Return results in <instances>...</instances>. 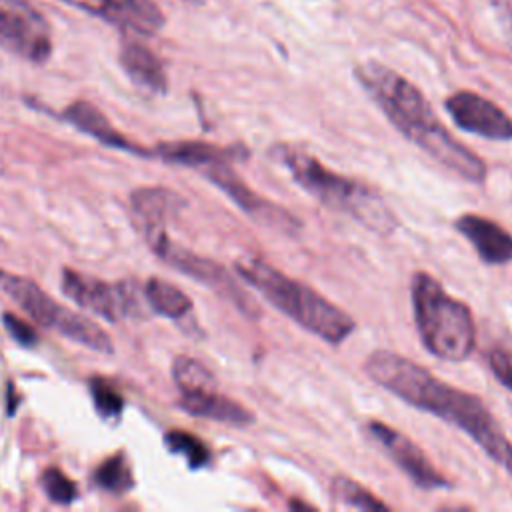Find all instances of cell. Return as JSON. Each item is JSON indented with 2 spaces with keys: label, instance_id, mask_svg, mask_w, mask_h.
I'll list each match as a JSON object with an SVG mask.
<instances>
[{
  "label": "cell",
  "instance_id": "1",
  "mask_svg": "<svg viewBox=\"0 0 512 512\" xmlns=\"http://www.w3.org/2000/svg\"><path fill=\"white\" fill-rule=\"evenodd\" d=\"M364 372L402 402L458 426L512 476V442L476 394L446 384L418 362L390 350H374L364 360Z\"/></svg>",
  "mask_w": 512,
  "mask_h": 512
},
{
  "label": "cell",
  "instance_id": "2",
  "mask_svg": "<svg viewBox=\"0 0 512 512\" xmlns=\"http://www.w3.org/2000/svg\"><path fill=\"white\" fill-rule=\"evenodd\" d=\"M354 76L404 138L462 180L472 184L486 180V162L444 128L426 96L410 80L376 60L358 64Z\"/></svg>",
  "mask_w": 512,
  "mask_h": 512
},
{
  "label": "cell",
  "instance_id": "3",
  "mask_svg": "<svg viewBox=\"0 0 512 512\" xmlns=\"http://www.w3.org/2000/svg\"><path fill=\"white\" fill-rule=\"evenodd\" d=\"M272 156L292 174L294 182L324 206L348 214L372 232L384 236L394 232L398 224L394 212L368 184L342 176L326 168L316 156L288 144H276Z\"/></svg>",
  "mask_w": 512,
  "mask_h": 512
},
{
  "label": "cell",
  "instance_id": "4",
  "mask_svg": "<svg viewBox=\"0 0 512 512\" xmlns=\"http://www.w3.org/2000/svg\"><path fill=\"white\" fill-rule=\"evenodd\" d=\"M234 268L238 276L254 286L274 308L320 340L340 344L356 330V322L348 312L272 264L254 256H242L234 262Z\"/></svg>",
  "mask_w": 512,
  "mask_h": 512
},
{
  "label": "cell",
  "instance_id": "5",
  "mask_svg": "<svg viewBox=\"0 0 512 512\" xmlns=\"http://www.w3.org/2000/svg\"><path fill=\"white\" fill-rule=\"evenodd\" d=\"M414 324L422 346L446 362L466 360L476 346L472 310L428 272H416L410 280Z\"/></svg>",
  "mask_w": 512,
  "mask_h": 512
},
{
  "label": "cell",
  "instance_id": "6",
  "mask_svg": "<svg viewBox=\"0 0 512 512\" xmlns=\"http://www.w3.org/2000/svg\"><path fill=\"white\" fill-rule=\"evenodd\" d=\"M0 288L12 298L32 320L58 332L60 336L82 344L94 352L112 354L114 344L108 334L86 316L60 306L52 296H48L36 282L26 276H18L6 270H0Z\"/></svg>",
  "mask_w": 512,
  "mask_h": 512
},
{
  "label": "cell",
  "instance_id": "7",
  "mask_svg": "<svg viewBox=\"0 0 512 512\" xmlns=\"http://www.w3.org/2000/svg\"><path fill=\"white\" fill-rule=\"evenodd\" d=\"M144 238L160 260H164L172 268H178L182 274L192 276L194 280H198V282L210 286L212 290L220 292L244 316H248L252 320L260 318V306L256 304V300L238 286V282L232 278V274L224 266L174 244L166 234V226L146 230Z\"/></svg>",
  "mask_w": 512,
  "mask_h": 512
},
{
  "label": "cell",
  "instance_id": "8",
  "mask_svg": "<svg viewBox=\"0 0 512 512\" xmlns=\"http://www.w3.org/2000/svg\"><path fill=\"white\" fill-rule=\"evenodd\" d=\"M0 46L42 64L52 54V26L30 0H0Z\"/></svg>",
  "mask_w": 512,
  "mask_h": 512
},
{
  "label": "cell",
  "instance_id": "9",
  "mask_svg": "<svg viewBox=\"0 0 512 512\" xmlns=\"http://www.w3.org/2000/svg\"><path fill=\"white\" fill-rule=\"evenodd\" d=\"M60 286L70 300L108 322H118L138 308V300L128 282L112 284L64 268L60 276Z\"/></svg>",
  "mask_w": 512,
  "mask_h": 512
},
{
  "label": "cell",
  "instance_id": "10",
  "mask_svg": "<svg viewBox=\"0 0 512 512\" xmlns=\"http://www.w3.org/2000/svg\"><path fill=\"white\" fill-rule=\"evenodd\" d=\"M204 178H208L214 186H218L240 210H244L256 222L270 226L284 234H296L300 230V220L284 210L282 206L270 202L256 194L246 182L238 178V174L230 168L228 162H216L202 168Z\"/></svg>",
  "mask_w": 512,
  "mask_h": 512
},
{
  "label": "cell",
  "instance_id": "11",
  "mask_svg": "<svg viewBox=\"0 0 512 512\" xmlns=\"http://www.w3.org/2000/svg\"><path fill=\"white\" fill-rule=\"evenodd\" d=\"M366 432L418 488L440 490L452 486V482H448V478L440 470H436V466L422 452V448L400 430L380 420H370L366 422Z\"/></svg>",
  "mask_w": 512,
  "mask_h": 512
},
{
  "label": "cell",
  "instance_id": "12",
  "mask_svg": "<svg viewBox=\"0 0 512 512\" xmlns=\"http://www.w3.org/2000/svg\"><path fill=\"white\" fill-rule=\"evenodd\" d=\"M444 108L464 132L496 142L512 140V118L498 104L476 92L458 90L446 98Z\"/></svg>",
  "mask_w": 512,
  "mask_h": 512
},
{
  "label": "cell",
  "instance_id": "13",
  "mask_svg": "<svg viewBox=\"0 0 512 512\" xmlns=\"http://www.w3.org/2000/svg\"><path fill=\"white\" fill-rule=\"evenodd\" d=\"M68 4L92 12L94 16L118 26L124 32L138 36H154L164 24L166 16L154 0H66Z\"/></svg>",
  "mask_w": 512,
  "mask_h": 512
},
{
  "label": "cell",
  "instance_id": "14",
  "mask_svg": "<svg viewBox=\"0 0 512 512\" xmlns=\"http://www.w3.org/2000/svg\"><path fill=\"white\" fill-rule=\"evenodd\" d=\"M454 228L470 242L482 262L490 266L512 262V234L496 220L466 212L454 220Z\"/></svg>",
  "mask_w": 512,
  "mask_h": 512
},
{
  "label": "cell",
  "instance_id": "15",
  "mask_svg": "<svg viewBox=\"0 0 512 512\" xmlns=\"http://www.w3.org/2000/svg\"><path fill=\"white\" fill-rule=\"evenodd\" d=\"M156 156H160L164 162L190 166V168H206L216 162H234L244 160L250 152L236 144V146H216L208 142L198 140H184V142H162L154 150Z\"/></svg>",
  "mask_w": 512,
  "mask_h": 512
},
{
  "label": "cell",
  "instance_id": "16",
  "mask_svg": "<svg viewBox=\"0 0 512 512\" xmlns=\"http://www.w3.org/2000/svg\"><path fill=\"white\" fill-rule=\"evenodd\" d=\"M66 122H70L72 126H76L80 132L92 136L94 140H98L104 146L116 148V150H124V152H132L138 156L150 154L144 148L136 146L132 140H128L124 134H120L112 122L90 102L84 100H76L70 106H66L60 114Z\"/></svg>",
  "mask_w": 512,
  "mask_h": 512
},
{
  "label": "cell",
  "instance_id": "17",
  "mask_svg": "<svg viewBox=\"0 0 512 512\" xmlns=\"http://www.w3.org/2000/svg\"><path fill=\"white\" fill-rule=\"evenodd\" d=\"M178 406L192 416L216 420L222 424L246 426L254 422V414L236 400L220 394L218 386L196 392H184L178 400Z\"/></svg>",
  "mask_w": 512,
  "mask_h": 512
},
{
  "label": "cell",
  "instance_id": "18",
  "mask_svg": "<svg viewBox=\"0 0 512 512\" xmlns=\"http://www.w3.org/2000/svg\"><path fill=\"white\" fill-rule=\"evenodd\" d=\"M118 60H120L122 70L128 74V78L136 86H140L148 92H156V94L166 92L168 76H166L164 64L142 42L130 40V38L122 40Z\"/></svg>",
  "mask_w": 512,
  "mask_h": 512
},
{
  "label": "cell",
  "instance_id": "19",
  "mask_svg": "<svg viewBox=\"0 0 512 512\" xmlns=\"http://www.w3.org/2000/svg\"><path fill=\"white\" fill-rule=\"evenodd\" d=\"M132 210L142 226V232L152 228H162L176 212L184 206V200L168 188H140L130 198Z\"/></svg>",
  "mask_w": 512,
  "mask_h": 512
},
{
  "label": "cell",
  "instance_id": "20",
  "mask_svg": "<svg viewBox=\"0 0 512 512\" xmlns=\"http://www.w3.org/2000/svg\"><path fill=\"white\" fill-rule=\"evenodd\" d=\"M144 298L154 312L172 320H182L192 310V300L172 282L162 278H150L144 284Z\"/></svg>",
  "mask_w": 512,
  "mask_h": 512
},
{
  "label": "cell",
  "instance_id": "21",
  "mask_svg": "<svg viewBox=\"0 0 512 512\" xmlns=\"http://www.w3.org/2000/svg\"><path fill=\"white\" fill-rule=\"evenodd\" d=\"M172 378H174L180 394L206 390V388H216L214 374L200 360L190 358V356H176L174 358Z\"/></svg>",
  "mask_w": 512,
  "mask_h": 512
},
{
  "label": "cell",
  "instance_id": "22",
  "mask_svg": "<svg viewBox=\"0 0 512 512\" xmlns=\"http://www.w3.org/2000/svg\"><path fill=\"white\" fill-rule=\"evenodd\" d=\"M94 482L106 490V492H112V494H124L128 492L132 486H134V478H132V472H130V466L124 458L122 452L106 458L96 474H94Z\"/></svg>",
  "mask_w": 512,
  "mask_h": 512
},
{
  "label": "cell",
  "instance_id": "23",
  "mask_svg": "<svg viewBox=\"0 0 512 512\" xmlns=\"http://www.w3.org/2000/svg\"><path fill=\"white\" fill-rule=\"evenodd\" d=\"M164 444L170 452L180 454L190 468H204L210 462L208 446L186 430H168L164 434Z\"/></svg>",
  "mask_w": 512,
  "mask_h": 512
},
{
  "label": "cell",
  "instance_id": "24",
  "mask_svg": "<svg viewBox=\"0 0 512 512\" xmlns=\"http://www.w3.org/2000/svg\"><path fill=\"white\" fill-rule=\"evenodd\" d=\"M332 494L338 502L352 506V508H360V510H386L388 504L378 500L370 490H366L364 486H360L358 482H354L350 476H336L332 480Z\"/></svg>",
  "mask_w": 512,
  "mask_h": 512
},
{
  "label": "cell",
  "instance_id": "25",
  "mask_svg": "<svg viewBox=\"0 0 512 512\" xmlns=\"http://www.w3.org/2000/svg\"><path fill=\"white\" fill-rule=\"evenodd\" d=\"M90 394L96 412L102 418H118L124 410V398L122 394L104 378H92L90 380Z\"/></svg>",
  "mask_w": 512,
  "mask_h": 512
},
{
  "label": "cell",
  "instance_id": "26",
  "mask_svg": "<svg viewBox=\"0 0 512 512\" xmlns=\"http://www.w3.org/2000/svg\"><path fill=\"white\" fill-rule=\"evenodd\" d=\"M40 486H42L44 494L56 504H70L78 498L76 484L58 468L44 470L40 476Z\"/></svg>",
  "mask_w": 512,
  "mask_h": 512
},
{
  "label": "cell",
  "instance_id": "27",
  "mask_svg": "<svg viewBox=\"0 0 512 512\" xmlns=\"http://www.w3.org/2000/svg\"><path fill=\"white\" fill-rule=\"evenodd\" d=\"M2 320H4L6 332H8L20 346L32 348V346L38 344V334H36V330H34L28 322L20 320L18 316H14V314H10V312H4Z\"/></svg>",
  "mask_w": 512,
  "mask_h": 512
},
{
  "label": "cell",
  "instance_id": "28",
  "mask_svg": "<svg viewBox=\"0 0 512 512\" xmlns=\"http://www.w3.org/2000/svg\"><path fill=\"white\" fill-rule=\"evenodd\" d=\"M488 364H490V370H492L494 378L504 388L512 390V352H508L504 348H496V350L490 352Z\"/></svg>",
  "mask_w": 512,
  "mask_h": 512
}]
</instances>
